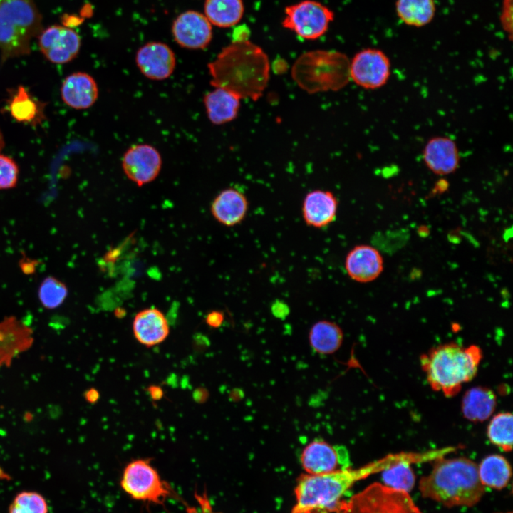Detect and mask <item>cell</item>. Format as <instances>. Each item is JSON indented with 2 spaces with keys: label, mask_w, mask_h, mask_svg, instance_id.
Here are the masks:
<instances>
[{
  "label": "cell",
  "mask_w": 513,
  "mask_h": 513,
  "mask_svg": "<svg viewBox=\"0 0 513 513\" xmlns=\"http://www.w3.org/2000/svg\"><path fill=\"white\" fill-rule=\"evenodd\" d=\"M413 452L388 455L363 467L337 470L321 475H301L294 490L296 504L291 513H341L347 491L358 481L381 472L402 461L414 462Z\"/></svg>",
  "instance_id": "6da1fadb"
},
{
  "label": "cell",
  "mask_w": 513,
  "mask_h": 513,
  "mask_svg": "<svg viewBox=\"0 0 513 513\" xmlns=\"http://www.w3.org/2000/svg\"><path fill=\"white\" fill-rule=\"evenodd\" d=\"M207 67L211 85L228 90L241 99L257 101L269 80L267 54L248 38L233 39Z\"/></svg>",
  "instance_id": "7a4b0ae2"
},
{
  "label": "cell",
  "mask_w": 513,
  "mask_h": 513,
  "mask_svg": "<svg viewBox=\"0 0 513 513\" xmlns=\"http://www.w3.org/2000/svg\"><path fill=\"white\" fill-rule=\"evenodd\" d=\"M430 472L420 480L418 488L424 498L451 508L471 507L485 492L477 464L467 457L438 458Z\"/></svg>",
  "instance_id": "3957f363"
},
{
  "label": "cell",
  "mask_w": 513,
  "mask_h": 513,
  "mask_svg": "<svg viewBox=\"0 0 513 513\" xmlns=\"http://www.w3.org/2000/svg\"><path fill=\"white\" fill-rule=\"evenodd\" d=\"M482 358V352L475 345L463 347L448 343L423 354L420 363L430 387L452 397L475 376Z\"/></svg>",
  "instance_id": "277c9868"
},
{
  "label": "cell",
  "mask_w": 513,
  "mask_h": 513,
  "mask_svg": "<svg viewBox=\"0 0 513 513\" xmlns=\"http://www.w3.org/2000/svg\"><path fill=\"white\" fill-rule=\"evenodd\" d=\"M291 77L310 94L338 91L350 81V59L340 51L314 50L303 53L291 68Z\"/></svg>",
  "instance_id": "5b68a950"
},
{
  "label": "cell",
  "mask_w": 513,
  "mask_h": 513,
  "mask_svg": "<svg viewBox=\"0 0 513 513\" xmlns=\"http://www.w3.org/2000/svg\"><path fill=\"white\" fill-rule=\"evenodd\" d=\"M43 17L33 0H0L2 61L30 53L31 43L43 30Z\"/></svg>",
  "instance_id": "8992f818"
},
{
  "label": "cell",
  "mask_w": 513,
  "mask_h": 513,
  "mask_svg": "<svg viewBox=\"0 0 513 513\" xmlns=\"http://www.w3.org/2000/svg\"><path fill=\"white\" fill-rule=\"evenodd\" d=\"M133 499L164 506L168 499L186 504L172 486L163 480L149 459H135L125 467L120 482Z\"/></svg>",
  "instance_id": "52a82bcc"
},
{
  "label": "cell",
  "mask_w": 513,
  "mask_h": 513,
  "mask_svg": "<svg viewBox=\"0 0 513 513\" xmlns=\"http://www.w3.org/2000/svg\"><path fill=\"white\" fill-rule=\"evenodd\" d=\"M341 513H423L409 495L375 482L346 501Z\"/></svg>",
  "instance_id": "ba28073f"
},
{
  "label": "cell",
  "mask_w": 513,
  "mask_h": 513,
  "mask_svg": "<svg viewBox=\"0 0 513 513\" xmlns=\"http://www.w3.org/2000/svg\"><path fill=\"white\" fill-rule=\"evenodd\" d=\"M334 19L328 6L315 0H303L284 9L282 26L305 40H316L323 36Z\"/></svg>",
  "instance_id": "9c48e42d"
},
{
  "label": "cell",
  "mask_w": 513,
  "mask_h": 513,
  "mask_svg": "<svg viewBox=\"0 0 513 513\" xmlns=\"http://www.w3.org/2000/svg\"><path fill=\"white\" fill-rule=\"evenodd\" d=\"M390 61L378 48L361 50L350 60V78L360 87L378 89L386 84L390 76Z\"/></svg>",
  "instance_id": "30bf717a"
},
{
  "label": "cell",
  "mask_w": 513,
  "mask_h": 513,
  "mask_svg": "<svg viewBox=\"0 0 513 513\" xmlns=\"http://www.w3.org/2000/svg\"><path fill=\"white\" fill-rule=\"evenodd\" d=\"M300 461L304 470L309 475H321L350 467L348 451L343 445H331L321 439H316L302 450Z\"/></svg>",
  "instance_id": "8fae6325"
},
{
  "label": "cell",
  "mask_w": 513,
  "mask_h": 513,
  "mask_svg": "<svg viewBox=\"0 0 513 513\" xmlns=\"http://www.w3.org/2000/svg\"><path fill=\"white\" fill-rule=\"evenodd\" d=\"M43 55L51 63L63 64L73 60L79 53L81 40L78 33L61 25L49 26L38 36Z\"/></svg>",
  "instance_id": "7c38bea8"
},
{
  "label": "cell",
  "mask_w": 513,
  "mask_h": 513,
  "mask_svg": "<svg viewBox=\"0 0 513 513\" xmlns=\"http://www.w3.org/2000/svg\"><path fill=\"white\" fill-rule=\"evenodd\" d=\"M162 164L160 153L148 144L130 147L122 159V168L125 175L139 187L155 180L160 172Z\"/></svg>",
  "instance_id": "4fadbf2b"
},
{
  "label": "cell",
  "mask_w": 513,
  "mask_h": 513,
  "mask_svg": "<svg viewBox=\"0 0 513 513\" xmlns=\"http://www.w3.org/2000/svg\"><path fill=\"white\" fill-rule=\"evenodd\" d=\"M172 33L179 46L189 49H204L212 39L210 22L204 14L192 10L180 14L174 20Z\"/></svg>",
  "instance_id": "5bb4252c"
},
{
  "label": "cell",
  "mask_w": 513,
  "mask_h": 513,
  "mask_svg": "<svg viewBox=\"0 0 513 513\" xmlns=\"http://www.w3.org/2000/svg\"><path fill=\"white\" fill-rule=\"evenodd\" d=\"M34 341L33 329L15 316L0 321V368L9 367Z\"/></svg>",
  "instance_id": "9a60e30c"
},
{
  "label": "cell",
  "mask_w": 513,
  "mask_h": 513,
  "mask_svg": "<svg viewBox=\"0 0 513 513\" xmlns=\"http://www.w3.org/2000/svg\"><path fill=\"white\" fill-rule=\"evenodd\" d=\"M136 65L141 73L153 81L168 78L176 66L175 53L166 43L151 41L144 44L135 55Z\"/></svg>",
  "instance_id": "2e32d148"
},
{
  "label": "cell",
  "mask_w": 513,
  "mask_h": 513,
  "mask_svg": "<svg viewBox=\"0 0 513 513\" xmlns=\"http://www.w3.org/2000/svg\"><path fill=\"white\" fill-rule=\"evenodd\" d=\"M423 159L433 173L447 175L453 173L460 165V153L455 142L447 136H435L425 145Z\"/></svg>",
  "instance_id": "e0dca14e"
},
{
  "label": "cell",
  "mask_w": 513,
  "mask_h": 513,
  "mask_svg": "<svg viewBox=\"0 0 513 513\" xmlns=\"http://www.w3.org/2000/svg\"><path fill=\"white\" fill-rule=\"evenodd\" d=\"M345 269L351 279L360 283H368L380 276L383 269V260L374 247L358 245L346 255Z\"/></svg>",
  "instance_id": "ac0fdd59"
},
{
  "label": "cell",
  "mask_w": 513,
  "mask_h": 513,
  "mask_svg": "<svg viewBox=\"0 0 513 513\" xmlns=\"http://www.w3.org/2000/svg\"><path fill=\"white\" fill-rule=\"evenodd\" d=\"M132 329L136 341L147 348L162 343L170 333L165 316L156 308L145 309L138 312L133 318Z\"/></svg>",
  "instance_id": "d6986e66"
},
{
  "label": "cell",
  "mask_w": 513,
  "mask_h": 513,
  "mask_svg": "<svg viewBox=\"0 0 513 513\" xmlns=\"http://www.w3.org/2000/svg\"><path fill=\"white\" fill-rule=\"evenodd\" d=\"M98 86L95 79L85 72H76L63 81L61 95L68 106L83 110L93 106L98 98Z\"/></svg>",
  "instance_id": "ffe728a7"
},
{
  "label": "cell",
  "mask_w": 513,
  "mask_h": 513,
  "mask_svg": "<svg viewBox=\"0 0 513 513\" xmlns=\"http://www.w3.org/2000/svg\"><path fill=\"white\" fill-rule=\"evenodd\" d=\"M338 202L333 192L316 190L306 194L302 204L305 223L311 227L323 228L333 222L337 214Z\"/></svg>",
  "instance_id": "44dd1931"
},
{
  "label": "cell",
  "mask_w": 513,
  "mask_h": 513,
  "mask_svg": "<svg viewBox=\"0 0 513 513\" xmlns=\"http://www.w3.org/2000/svg\"><path fill=\"white\" fill-rule=\"evenodd\" d=\"M249 208L246 196L234 188L221 191L211 204V213L221 224L233 227L245 218Z\"/></svg>",
  "instance_id": "7402d4cb"
},
{
  "label": "cell",
  "mask_w": 513,
  "mask_h": 513,
  "mask_svg": "<svg viewBox=\"0 0 513 513\" xmlns=\"http://www.w3.org/2000/svg\"><path fill=\"white\" fill-rule=\"evenodd\" d=\"M240 100L234 93L222 88H215L203 99L207 117L214 125H222L234 120L240 108Z\"/></svg>",
  "instance_id": "603a6c76"
},
{
  "label": "cell",
  "mask_w": 513,
  "mask_h": 513,
  "mask_svg": "<svg viewBox=\"0 0 513 513\" xmlns=\"http://www.w3.org/2000/svg\"><path fill=\"white\" fill-rule=\"evenodd\" d=\"M497 405L494 393L485 387H474L464 395L462 412L464 417L472 422H482L494 413Z\"/></svg>",
  "instance_id": "cb8c5ba5"
},
{
  "label": "cell",
  "mask_w": 513,
  "mask_h": 513,
  "mask_svg": "<svg viewBox=\"0 0 513 513\" xmlns=\"http://www.w3.org/2000/svg\"><path fill=\"white\" fill-rule=\"evenodd\" d=\"M343 338V331L339 326L328 320L315 323L309 333L311 347L316 353L322 355L335 353L341 347Z\"/></svg>",
  "instance_id": "d4e9b609"
},
{
  "label": "cell",
  "mask_w": 513,
  "mask_h": 513,
  "mask_svg": "<svg viewBox=\"0 0 513 513\" xmlns=\"http://www.w3.org/2000/svg\"><path fill=\"white\" fill-rule=\"evenodd\" d=\"M204 11L211 24L228 28L242 20L244 6L242 0H205Z\"/></svg>",
  "instance_id": "484cf974"
},
{
  "label": "cell",
  "mask_w": 513,
  "mask_h": 513,
  "mask_svg": "<svg viewBox=\"0 0 513 513\" xmlns=\"http://www.w3.org/2000/svg\"><path fill=\"white\" fill-rule=\"evenodd\" d=\"M477 470L481 483L498 490L507 487L512 476L510 464L504 457L497 454L485 457Z\"/></svg>",
  "instance_id": "4316f807"
},
{
  "label": "cell",
  "mask_w": 513,
  "mask_h": 513,
  "mask_svg": "<svg viewBox=\"0 0 513 513\" xmlns=\"http://www.w3.org/2000/svg\"><path fill=\"white\" fill-rule=\"evenodd\" d=\"M395 10L405 24L422 27L432 21L436 9L434 0H396Z\"/></svg>",
  "instance_id": "83f0119b"
},
{
  "label": "cell",
  "mask_w": 513,
  "mask_h": 513,
  "mask_svg": "<svg viewBox=\"0 0 513 513\" xmlns=\"http://www.w3.org/2000/svg\"><path fill=\"white\" fill-rule=\"evenodd\" d=\"M42 105L24 86H19L9 104V110L16 121L36 125L43 116Z\"/></svg>",
  "instance_id": "f1b7e54d"
},
{
  "label": "cell",
  "mask_w": 513,
  "mask_h": 513,
  "mask_svg": "<svg viewBox=\"0 0 513 513\" xmlns=\"http://www.w3.org/2000/svg\"><path fill=\"white\" fill-rule=\"evenodd\" d=\"M512 415L499 413L492 418L487 428L489 441L505 452L512 449Z\"/></svg>",
  "instance_id": "f546056e"
},
{
  "label": "cell",
  "mask_w": 513,
  "mask_h": 513,
  "mask_svg": "<svg viewBox=\"0 0 513 513\" xmlns=\"http://www.w3.org/2000/svg\"><path fill=\"white\" fill-rule=\"evenodd\" d=\"M412 463L402 461L386 468L382 473L383 484L392 489L409 493L414 487L415 476Z\"/></svg>",
  "instance_id": "4dcf8cb0"
},
{
  "label": "cell",
  "mask_w": 513,
  "mask_h": 513,
  "mask_svg": "<svg viewBox=\"0 0 513 513\" xmlns=\"http://www.w3.org/2000/svg\"><path fill=\"white\" fill-rule=\"evenodd\" d=\"M68 289L65 283L53 276L46 277L38 289V300L45 309L59 307L68 296Z\"/></svg>",
  "instance_id": "1f68e13d"
},
{
  "label": "cell",
  "mask_w": 513,
  "mask_h": 513,
  "mask_svg": "<svg viewBox=\"0 0 513 513\" xmlns=\"http://www.w3.org/2000/svg\"><path fill=\"white\" fill-rule=\"evenodd\" d=\"M9 513H48V504L39 493L24 491L14 498Z\"/></svg>",
  "instance_id": "d6a6232c"
},
{
  "label": "cell",
  "mask_w": 513,
  "mask_h": 513,
  "mask_svg": "<svg viewBox=\"0 0 513 513\" xmlns=\"http://www.w3.org/2000/svg\"><path fill=\"white\" fill-rule=\"evenodd\" d=\"M19 167L11 157L0 155V190L14 187L18 182Z\"/></svg>",
  "instance_id": "836d02e7"
},
{
  "label": "cell",
  "mask_w": 513,
  "mask_h": 513,
  "mask_svg": "<svg viewBox=\"0 0 513 513\" xmlns=\"http://www.w3.org/2000/svg\"><path fill=\"white\" fill-rule=\"evenodd\" d=\"M195 498L198 507L190 506L186 503L185 504L186 513H222L214 510L207 491H204L202 493H198L195 491Z\"/></svg>",
  "instance_id": "e575fe53"
},
{
  "label": "cell",
  "mask_w": 513,
  "mask_h": 513,
  "mask_svg": "<svg viewBox=\"0 0 513 513\" xmlns=\"http://www.w3.org/2000/svg\"><path fill=\"white\" fill-rule=\"evenodd\" d=\"M513 0H502L500 24L503 31L507 34L509 40L512 38V16H513Z\"/></svg>",
  "instance_id": "d590c367"
},
{
  "label": "cell",
  "mask_w": 513,
  "mask_h": 513,
  "mask_svg": "<svg viewBox=\"0 0 513 513\" xmlns=\"http://www.w3.org/2000/svg\"><path fill=\"white\" fill-rule=\"evenodd\" d=\"M224 321V314L219 311H212L209 312L205 318L206 323L214 328H219Z\"/></svg>",
  "instance_id": "8d00e7d4"
},
{
  "label": "cell",
  "mask_w": 513,
  "mask_h": 513,
  "mask_svg": "<svg viewBox=\"0 0 513 513\" xmlns=\"http://www.w3.org/2000/svg\"><path fill=\"white\" fill-rule=\"evenodd\" d=\"M273 314L277 317L286 316L289 313V307L281 301H276L271 306Z\"/></svg>",
  "instance_id": "74e56055"
},
{
  "label": "cell",
  "mask_w": 513,
  "mask_h": 513,
  "mask_svg": "<svg viewBox=\"0 0 513 513\" xmlns=\"http://www.w3.org/2000/svg\"><path fill=\"white\" fill-rule=\"evenodd\" d=\"M148 393L151 398L154 400H160L164 395L162 389L157 385L150 386L148 388Z\"/></svg>",
  "instance_id": "f35d334b"
},
{
  "label": "cell",
  "mask_w": 513,
  "mask_h": 513,
  "mask_svg": "<svg viewBox=\"0 0 513 513\" xmlns=\"http://www.w3.org/2000/svg\"><path fill=\"white\" fill-rule=\"evenodd\" d=\"M98 398L99 393L94 388L88 390L86 393V399L90 403H95L98 400Z\"/></svg>",
  "instance_id": "ab89813d"
},
{
  "label": "cell",
  "mask_w": 513,
  "mask_h": 513,
  "mask_svg": "<svg viewBox=\"0 0 513 513\" xmlns=\"http://www.w3.org/2000/svg\"><path fill=\"white\" fill-rule=\"evenodd\" d=\"M3 144H4L3 138H2V136H1V132H0V150L1 149V147H2V146H3Z\"/></svg>",
  "instance_id": "60d3db41"
},
{
  "label": "cell",
  "mask_w": 513,
  "mask_h": 513,
  "mask_svg": "<svg viewBox=\"0 0 513 513\" xmlns=\"http://www.w3.org/2000/svg\"><path fill=\"white\" fill-rule=\"evenodd\" d=\"M502 513H503V512H502ZM505 513H512V512H505Z\"/></svg>",
  "instance_id": "b9f144b4"
}]
</instances>
